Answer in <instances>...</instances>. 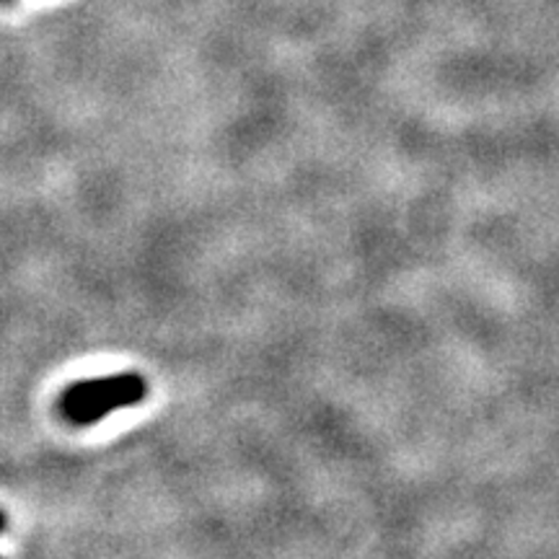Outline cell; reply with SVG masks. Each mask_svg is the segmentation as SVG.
<instances>
[{
    "label": "cell",
    "mask_w": 559,
    "mask_h": 559,
    "mask_svg": "<svg viewBox=\"0 0 559 559\" xmlns=\"http://www.w3.org/2000/svg\"><path fill=\"white\" fill-rule=\"evenodd\" d=\"M5 523H9V521H5V513H0V531L5 528Z\"/></svg>",
    "instance_id": "2"
},
{
    "label": "cell",
    "mask_w": 559,
    "mask_h": 559,
    "mask_svg": "<svg viewBox=\"0 0 559 559\" xmlns=\"http://www.w3.org/2000/svg\"><path fill=\"white\" fill-rule=\"evenodd\" d=\"M148 396V383L135 370L107 376V379L79 381L68 386L60 396V412L75 428L102 423L115 409L135 407Z\"/></svg>",
    "instance_id": "1"
}]
</instances>
